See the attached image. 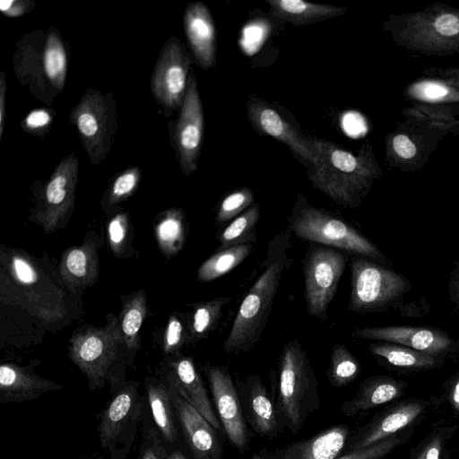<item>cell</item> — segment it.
I'll return each instance as SVG.
<instances>
[{
    "mask_svg": "<svg viewBox=\"0 0 459 459\" xmlns=\"http://www.w3.org/2000/svg\"><path fill=\"white\" fill-rule=\"evenodd\" d=\"M290 231L274 235L267 246L263 271L242 300L226 338L227 353L240 354L259 341L272 312L283 273L290 263Z\"/></svg>",
    "mask_w": 459,
    "mask_h": 459,
    "instance_id": "cell-1",
    "label": "cell"
},
{
    "mask_svg": "<svg viewBox=\"0 0 459 459\" xmlns=\"http://www.w3.org/2000/svg\"><path fill=\"white\" fill-rule=\"evenodd\" d=\"M315 160L307 169L308 179L337 204L357 208L376 176V166L366 151L358 155L333 142L310 139Z\"/></svg>",
    "mask_w": 459,
    "mask_h": 459,
    "instance_id": "cell-2",
    "label": "cell"
},
{
    "mask_svg": "<svg viewBox=\"0 0 459 459\" xmlns=\"http://www.w3.org/2000/svg\"><path fill=\"white\" fill-rule=\"evenodd\" d=\"M278 362L272 395L282 428L296 434L319 408L318 381L306 350L297 340L283 346Z\"/></svg>",
    "mask_w": 459,
    "mask_h": 459,
    "instance_id": "cell-3",
    "label": "cell"
},
{
    "mask_svg": "<svg viewBox=\"0 0 459 459\" xmlns=\"http://www.w3.org/2000/svg\"><path fill=\"white\" fill-rule=\"evenodd\" d=\"M288 229L301 239L383 260L377 247L354 227L328 211L310 204L301 194L288 217Z\"/></svg>",
    "mask_w": 459,
    "mask_h": 459,
    "instance_id": "cell-4",
    "label": "cell"
},
{
    "mask_svg": "<svg viewBox=\"0 0 459 459\" xmlns=\"http://www.w3.org/2000/svg\"><path fill=\"white\" fill-rule=\"evenodd\" d=\"M92 165L108 155L117 130L116 102L111 92L102 94L89 88L70 115Z\"/></svg>",
    "mask_w": 459,
    "mask_h": 459,
    "instance_id": "cell-5",
    "label": "cell"
},
{
    "mask_svg": "<svg viewBox=\"0 0 459 459\" xmlns=\"http://www.w3.org/2000/svg\"><path fill=\"white\" fill-rule=\"evenodd\" d=\"M349 309L365 314L386 308L407 288L404 278L361 255L351 260Z\"/></svg>",
    "mask_w": 459,
    "mask_h": 459,
    "instance_id": "cell-6",
    "label": "cell"
},
{
    "mask_svg": "<svg viewBox=\"0 0 459 459\" xmlns=\"http://www.w3.org/2000/svg\"><path fill=\"white\" fill-rule=\"evenodd\" d=\"M340 251L322 245L309 247L304 260V295L307 313L321 322L327 320L328 307L335 296L345 269Z\"/></svg>",
    "mask_w": 459,
    "mask_h": 459,
    "instance_id": "cell-7",
    "label": "cell"
},
{
    "mask_svg": "<svg viewBox=\"0 0 459 459\" xmlns=\"http://www.w3.org/2000/svg\"><path fill=\"white\" fill-rule=\"evenodd\" d=\"M124 340L116 317L101 328H89L72 339L70 356L86 376L91 389L102 386Z\"/></svg>",
    "mask_w": 459,
    "mask_h": 459,
    "instance_id": "cell-8",
    "label": "cell"
},
{
    "mask_svg": "<svg viewBox=\"0 0 459 459\" xmlns=\"http://www.w3.org/2000/svg\"><path fill=\"white\" fill-rule=\"evenodd\" d=\"M204 372L221 427L231 445L244 453L249 435L238 386L225 366L207 365Z\"/></svg>",
    "mask_w": 459,
    "mask_h": 459,
    "instance_id": "cell-9",
    "label": "cell"
},
{
    "mask_svg": "<svg viewBox=\"0 0 459 459\" xmlns=\"http://www.w3.org/2000/svg\"><path fill=\"white\" fill-rule=\"evenodd\" d=\"M191 58L181 42L169 38L161 49L151 78V89L164 108H180L187 88Z\"/></svg>",
    "mask_w": 459,
    "mask_h": 459,
    "instance_id": "cell-10",
    "label": "cell"
},
{
    "mask_svg": "<svg viewBox=\"0 0 459 459\" xmlns=\"http://www.w3.org/2000/svg\"><path fill=\"white\" fill-rule=\"evenodd\" d=\"M203 134V107L195 74L191 73L173 134L178 162L183 173L186 176L197 169Z\"/></svg>",
    "mask_w": 459,
    "mask_h": 459,
    "instance_id": "cell-11",
    "label": "cell"
},
{
    "mask_svg": "<svg viewBox=\"0 0 459 459\" xmlns=\"http://www.w3.org/2000/svg\"><path fill=\"white\" fill-rule=\"evenodd\" d=\"M78 158H63L43 187L37 218L46 232L55 230L73 208L78 180Z\"/></svg>",
    "mask_w": 459,
    "mask_h": 459,
    "instance_id": "cell-12",
    "label": "cell"
},
{
    "mask_svg": "<svg viewBox=\"0 0 459 459\" xmlns=\"http://www.w3.org/2000/svg\"><path fill=\"white\" fill-rule=\"evenodd\" d=\"M247 117L257 132L286 144L307 169L312 166L315 153L309 138L300 134L298 129L263 100L255 98L248 101Z\"/></svg>",
    "mask_w": 459,
    "mask_h": 459,
    "instance_id": "cell-13",
    "label": "cell"
},
{
    "mask_svg": "<svg viewBox=\"0 0 459 459\" xmlns=\"http://www.w3.org/2000/svg\"><path fill=\"white\" fill-rule=\"evenodd\" d=\"M176 416L195 459H221V443L216 429L178 390L169 385Z\"/></svg>",
    "mask_w": 459,
    "mask_h": 459,
    "instance_id": "cell-14",
    "label": "cell"
},
{
    "mask_svg": "<svg viewBox=\"0 0 459 459\" xmlns=\"http://www.w3.org/2000/svg\"><path fill=\"white\" fill-rule=\"evenodd\" d=\"M353 335L365 340L381 341L405 346L437 356L447 351L452 340L441 330L417 326H377L357 328Z\"/></svg>",
    "mask_w": 459,
    "mask_h": 459,
    "instance_id": "cell-15",
    "label": "cell"
},
{
    "mask_svg": "<svg viewBox=\"0 0 459 459\" xmlns=\"http://www.w3.org/2000/svg\"><path fill=\"white\" fill-rule=\"evenodd\" d=\"M237 386L246 421L251 429L261 437H275L282 426L273 397L261 378L251 374Z\"/></svg>",
    "mask_w": 459,
    "mask_h": 459,
    "instance_id": "cell-16",
    "label": "cell"
},
{
    "mask_svg": "<svg viewBox=\"0 0 459 459\" xmlns=\"http://www.w3.org/2000/svg\"><path fill=\"white\" fill-rule=\"evenodd\" d=\"M350 437V428L338 424L308 438L257 455L261 459H334L346 446Z\"/></svg>",
    "mask_w": 459,
    "mask_h": 459,
    "instance_id": "cell-17",
    "label": "cell"
},
{
    "mask_svg": "<svg viewBox=\"0 0 459 459\" xmlns=\"http://www.w3.org/2000/svg\"><path fill=\"white\" fill-rule=\"evenodd\" d=\"M424 409L423 402L409 400L385 411L350 437L348 451L367 448L394 436L412 423Z\"/></svg>",
    "mask_w": 459,
    "mask_h": 459,
    "instance_id": "cell-18",
    "label": "cell"
},
{
    "mask_svg": "<svg viewBox=\"0 0 459 459\" xmlns=\"http://www.w3.org/2000/svg\"><path fill=\"white\" fill-rule=\"evenodd\" d=\"M184 27L198 65L204 70L213 67L216 57L215 27L207 6L201 2L189 4L184 13Z\"/></svg>",
    "mask_w": 459,
    "mask_h": 459,
    "instance_id": "cell-19",
    "label": "cell"
},
{
    "mask_svg": "<svg viewBox=\"0 0 459 459\" xmlns=\"http://www.w3.org/2000/svg\"><path fill=\"white\" fill-rule=\"evenodd\" d=\"M140 406L137 390L134 386L124 388L111 399L102 411L99 423L102 447H109L119 438L138 416Z\"/></svg>",
    "mask_w": 459,
    "mask_h": 459,
    "instance_id": "cell-20",
    "label": "cell"
},
{
    "mask_svg": "<svg viewBox=\"0 0 459 459\" xmlns=\"http://www.w3.org/2000/svg\"><path fill=\"white\" fill-rule=\"evenodd\" d=\"M61 385L42 378L13 364L0 367V403H23L43 394L60 389Z\"/></svg>",
    "mask_w": 459,
    "mask_h": 459,
    "instance_id": "cell-21",
    "label": "cell"
},
{
    "mask_svg": "<svg viewBox=\"0 0 459 459\" xmlns=\"http://www.w3.org/2000/svg\"><path fill=\"white\" fill-rule=\"evenodd\" d=\"M174 373L169 385L185 397L216 429L222 427L215 413L204 384L197 372L193 360L182 358L174 365Z\"/></svg>",
    "mask_w": 459,
    "mask_h": 459,
    "instance_id": "cell-22",
    "label": "cell"
},
{
    "mask_svg": "<svg viewBox=\"0 0 459 459\" xmlns=\"http://www.w3.org/2000/svg\"><path fill=\"white\" fill-rule=\"evenodd\" d=\"M404 385L387 376H374L360 383L356 394L341 405V412L351 417L399 397Z\"/></svg>",
    "mask_w": 459,
    "mask_h": 459,
    "instance_id": "cell-23",
    "label": "cell"
},
{
    "mask_svg": "<svg viewBox=\"0 0 459 459\" xmlns=\"http://www.w3.org/2000/svg\"><path fill=\"white\" fill-rule=\"evenodd\" d=\"M273 17L293 25H308L342 15L346 9L302 0H266Z\"/></svg>",
    "mask_w": 459,
    "mask_h": 459,
    "instance_id": "cell-24",
    "label": "cell"
},
{
    "mask_svg": "<svg viewBox=\"0 0 459 459\" xmlns=\"http://www.w3.org/2000/svg\"><path fill=\"white\" fill-rule=\"evenodd\" d=\"M97 255L94 244L68 249L63 255L60 273L65 283L77 288L92 283L97 276Z\"/></svg>",
    "mask_w": 459,
    "mask_h": 459,
    "instance_id": "cell-25",
    "label": "cell"
},
{
    "mask_svg": "<svg viewBox=\"0 0 459 459\" xmlns=\"http://www.w3.org/2000/svg\"><path fill=\"white\" fill-rule=\"evenodd\" d=\"M41 56L46 86L51 88L54 93H60L65 83L67 55L56 29H48L41 48Z\"/></svg>",
    "mask_w": 459,
    "mask_h": 459,
    "instance_id": "cell-26",
    "label": "cell"
},
{
    "mask_svg": "<svg viewBox=\"0 0 459 459\" xmlns=\"http://www.w3.org/2000/svg\"><path fill=\"white\" fill-rule=\"evenodd\" d=\"M147 395L157 429L167 442L174 443L178 437V429L169 387L160 383H150L147 386Z\"/></svg>",
    "mask_w": 459,
    "mask_h": 459,
    "instance_id": "cell-27",
    "label": "cell"
},
{
    "mask_svg": "<svg viewBox=\"0 0 459 459\" xmlns=\"http://www.w3.org/2000/svg\"><path fill=\"white\" fill-rule=\"evenodd\" d=\"M369 351L373 355L398 368H430L437 366L438 362L437 356L394 343H371Z\"/></svg>",
    "mask_w": 459,
    "mask_h": 459,
    "instance_id": "cell-28",
    "label": "cell"
},
{
    "mask_svg": "<svg viewBox=\"0 0 459 459\" xmlns=\"http://www.w3.org/2000/svg\"><path fill=\"white\" fill-rule=\"evenodd\" d=\"M253 245L246 243L218 250L199 267L198 279L203 282L213 281L241 264L251 253Z\"/></svg>",
    "mask_w": 459,
    "mask_h": 459,
    "instance_id": "cell-29",
    "label": "cell"
},
{
    "mask_svg": "<svg viewBox=\"0 0 459 459\" xmlns=\"http://www.w3.org/2000/svg\"><path fill=\"white\" fill-rule=\"evenodd\" d=\"M260 217L259 205L255 204L236 217L220 234L219 250L251 243L255 240V227Z\"/></svg>",
    "mask_w": 459,
    "mask_h": 459,
    "instance_id": "cell-30",
    "label": "cell"
},
{
    "mask_svg": "<svg viewBox=\"0 0 459 459\" xmlns=\"http://www.w3.org/2000/svg\"><path fill=\"white\" fill-rule=\"evenodd\" d=\"M360 373V365L349 349L342 344L332 348L327 377L334 387H342L353 382Z\"/></svg>",
    "mask_w": 459,
    "mask_h": 459,
    "instance_id": "cell-31",
    "label": "cell"
},
{
    "mask_svg": "<svg viewBox=\"0 0 459 459\" xmlns=\"http://www.w3.org/2000/svg\"><path fill=\"white\" fill-rule=\"evenodd\" d=\"M229 296L219 297L198 304L192 316L190 331L195 340L205 338L218 325Z\"/></svg>",
    "mask_w": 459,
    "mask_h": 459,
    "instance_id": "cell-32",
    "label": "cell"
},
{
    "mask_svg": "<svg viewBox=\"0 0 459 459\" xmlns=\"http://www.w3.org/2000/svg\"><path fill=\"white\" fill-rule=\"evenodd\" d=\"M145 315V294L143 291H139L126 304L121 322L123 338L129 348L136 345L137 335Z\"/></svg>",
    "mask_w": 459,
    "mask_h": 459,
    "instance_id": "cell-33",
    "label": "cell"
},
{
    "mask_svg": "<svg viewBox=\"0 0 459 459\" xmlns=\"http://www.w3.org/2000/svg\"><path fill=\"white\" fill-rule=\"evenodd\" d=\"M157 238L164 252L169 254L179 250L184 241L183 215L173 210L157 226Z\"/></svg>",
    "mask_w": 459,
    "mask_h": 459,
    "instance_id": "cell-34",
    "label": "cell"
},
{
    "mask_svg": "<svg viewBox=\"0 0 459 459\" xmlns=\"http://www.w3.org/2000/svg\"><path fill=\"white\" fill-rule=\"evenodd\" d=\"M254 202V195L247 187L231 192L221 202L216 214V221L223 223L235 219L244 212Z\"/></svg>",
    "mask_w": 459,
    "mask_h": 459,
    "instance_id": "cell-35",
    "label": "cell"
},
{
    "mask_svg": "<svg viewBox=\"0 0 459 459\" xmlns=\"http://www.w3.org/2000/svg\"><path fill=\"white\" fill-rule=\"evenodd\" d=\"M410 94L420 100L428 102L444 101L456 96L453 90L439 82L421 81L414 83Z\"/></svg>",
    "mask_w": 459,
    "mask_h": 459,
    "instance_id": "cell-36",
    "label": "cell"
},
{
    "mask_svg": "<svg viewBox=\"0 0 459 459\" xmlns=\"http://www.w3.org/2000/svg\"><path fill=\"white\" fill-rule=\"evenodd\" d=\"M140 176L137 167L127 169L118 175L110 186L108 204H114L128 197L135 190Z\"/></svg>",
    "mask_w": 459,
    "mask_h": 459,
    "instance_id": "cell-37",
    "label": "cell"
},
{
    "mask_svg": "<svg viewBox=\"0 0 459 459\" xmlns=\"http://www.w3.org/2000/svg\"><path fill=\"white\" fill-rule=\"evenodd\" d=\"M401 441L402 438L394 435L369 447L348 451V453L334 459H382Z\"/></svg>",
    "mask_w": 459,
    "mask_h": 459,
    "instance_id": "cell-38",
    "label": "cell"
},
{
    "mask_svg": "<svg viewBox=\"0 0 459 459\" xmlns=\"http://www.w3.org/2000/svg\"><path fill=\"white\" fill-rule=\"evenodd\" d=\"M165 439L158 429L151 427L146 430L140 459H167Z\"/></svg>",
    "mask_w": 459,
    "mask_h": 459,
    "instance_id": "cell-39",
    "label": "cell"
},
{
    "mask_svg": "<svg viewBox=\"0 0 459 459\" xmlns=\"http://www.w3.org/2000/svg\"><path fill=\"white\" fill-rule=\"evenodd\" d=\"M51 121V114L44 108H39L30 112L22 122V126L29 133L42 135L44 130L48 128Z\"/></svg>",
    "mask_w": 459,
    "mask_h": 459,
    "instance_id": "cell-40",
    "label": "cell"
},
{
    "mask_svg": "<svg viewBox=\"0 0 459 459\" xmlns=\"http://www.w3.org/2000/svg\"><path fill=\"white\" fill-rule=\"evenodd\" d=\"M435 32L443 37L459 34V17L451 13L439 14L433 22Z\"/></svg>",
    "mask_w": 459,
    "mask_h": 459,
    "instance_id": "cell-41",
    "label": "cell"
},
{
    "mask_svg": "<svg viewBox=\"0 0 459 459\" xmlns=\"http://www.w3.org/2000/svg\"><path fill=\"white\" fill-rule=\"evenodd\" d=\"M108 238L114 251H117L126 233V218L124 214H118L114 217L108 223Z\"/></svg>",
    "mask_w": 459,
    "mask_h": 459,
    "instance_id": "cell-42",
    "label": "cell"
},
{
    "mask_svg": "<svg viewBox=\"0 0 459 459\" xmlns=\"http://www.w3.org/2000/svg\"><path fill=\"white\" fill-rule=\"evenodd\" d=\"M182 339L183 325L178 317L171 316L166 330L164 350L173 351L180 346Z\"/></svg>",
    "mask_w": 459,
    "mask_h": 459,
    "instance_id": "cell-43",
    "label": "cell"
},
{
    "mask_svg": "<svg viewBox=\"0 0 459 459\" xmlns=\"http://www.w3.org/2000/svg\"><path fill=\"white\" fill-rule=\"evenodd\" d=\"M444 439L441 433L435 435L426 442L413 459H439Z\"/></svg>",
    "mask_w": 459,
    "mask_h": 459,
    "instance_id": "cell-44",
    "label": "cell"
},
{
    "mask_svg": "<svg viewBox=\"0 0 459 459\" xmlns=\"http://www.w3.org/2000/svg\"><path fill=\"white\" fill-rule=\"evenodd\" d=\"M395 153L403 159H411L415 156L417 148L414 143L405 134H396L392 140Z\"/></svg>",
    "mask_w": 459,
    "mask_h": 459,
    "instance_id": "cell-45",
    "label": "cell"
},
{
    "mask_svg": "<svg viewBox=\"0 0 459 459\" xmlns=\"http://www.w3.org/2000/svg\"><path fill=\"white\" fill-rule=\"evenodd\" d=\"M34 4L30 1L21 0H2L0 2L1 12L9 17H18L29 11L30 4Z\"/></svg>",
    "mask_w": 459,
    "mask_h": 459,
    "instance_id": "cell-46",
    "label": "cell"
},
{
    "mask_svg": "<svg viewBox=\"0 0 459 459\" xmlns=\"http://www.w3.org/2000/svg\"><path fill=\"white\" fill-rule=\"evenodd\" d=\"M6 77L4 72L0 76V139L3 134L5 118V107H6Z\"/></svg>",
    "mask_w": 459,
    "mask_h": 459,
    "instance_id": "cell-47",
    "label": "cell"
},
{
    "mask_svg": "<svg viewBox=\"0 0 459 459\" xmlns=\"http://www.w3.org/2000/svg\"><path fill=\"white\" fill-rule=\"evenodd\" d=\"M453 408L459 412V373L454 377L448 394Z\"/></svg>",
    "mask_w": 459,
    "mask_h": 459,
    "instance_id": "cell-48",
    "label": "cell"
},
{
    "mask_svg": "<svg viewBox=\"0 0 459 459\" xmlns=\"http://www.w3.org/2000/svg\"><path fill=\"white\" fill-rule=\"evenodd\" d=\"M451 292L452 297L459 304V265L453 274V278L451 281Z\"/></svg>",
    "mask_w": 459,
    "mask_h": 459,
    "instance_id": "cell-49",
    "label": "cell"
},
{
    "mask_svg": "<svg viewBox=\"0 0 459 459\" xmlns=\"http://www.w3.org/2000/svg\"><path fill=\"white\" fill-rule=\"evenodd\" d=\"M167 459H188L184 454H182L180 451H175L174 453L170 454Z\"/></svg>",
    "mask_w": 459,
    "mask_h": 459,
    "instance_id": "cell-50",
    "label": "cell"
},
{
    "mask_svg": "<svg viewBox=\"0 0 459 459\" xmlns=\"http://www.w3.org/2000/svg\"><path fill=\"white\" fill-rule=\"evenodd\" d=\"M250 459H261L257 454H254Z\"/></svg>",
    "mask_w": 459,
    "mask_h": 459,
    "instance_id": "cell-51",
    "label": "cell"
}]
</instances>
